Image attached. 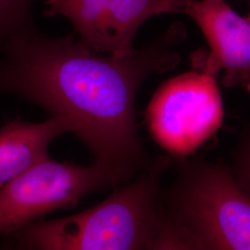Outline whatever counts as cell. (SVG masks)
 Listing matches in <instances>:
<instances>
[{"label":"cell","mask_w":250,"mask_h":250,"mask_svg":"<svg viewBox=\"0 0 250 250\" xmlns=\"http://www.w3.org/2000/svg\"><path fill=\"white\" fill-rule=\"evenodd\" d=\"M185 36L175 23L143 47L113 57L73 36L49 37L30 27L1 47L0 91L64 120L117 187L151 162L138 134L137 95L149 76L178 65L174 46Z\"/></svg>","instance_id":"cell-1"},{"label":"cell","mask_w":250,"mask_h":250,"mask_svg":"<svg viewBox=\"0 0 250 250\" xmlns=\"http://www.w3.org/2000/svg\"><path fill=\"white\" fill-rule=\"evenodd\" d=\"M174 165L154 250H250V195L230 166L192 156Z\"/></svg>","instance_id":"cell-2"},{"label":"cell","mask_w":250,"mask_h":250,"mask_svg":"<svg viewBox=\"0 0 250 250\" xmlns=\"http://www.w3.org/2000/svg\"><path fill=\"white\" fill-rule=\"evenodd\" d=\"M170 164V156H159L98 205L9 235L21 250H154L163 217L161 179Z\"/></svg>","instance_id":"cell-3"},{"label":"cell","mask_w":250,"mask_h":250,"mask_svg":"<svg viewBox=\"0 0 250 250\" xmlns=\"http://www.w3.org/2000/svg\"><path fill=\"white\" fill-rule=\"evenodd\" d=\"M217 76L199 69L163 83L146 110L153 140L173 159L193 156L224 122Z\"/></svg>","instance_id":"cell-4"},{"label":"cell","mask_w":250,"mask_h":250,"mask_svg":"<svg viewBox=\"0 0 250 250\" xmlns=\"http://www.w3.org/2000/svg\"><path fill=\"white\" fill-rule=\"evenodd\" d=\"M109 188H115L112 180L96 163L82 166L49 157L37 161L0 188V235L73 208L85 196Z\"/></svg>","instance_id":"cell-5"},{"label":"cell","mask_w":250,"mask_h":250,"mask_svg":"<svg viewBox=\"0 0 250 250\" xmlns=\"http://www.w3.org/2000/svg\"><path fill=\"white\" fill-rule=\"evenodd\" d=\"M45 14L71 21L75 33L96 52L125 57L148 19L180 13V0H45Z\"/></svg>","instance_id":"cell-6"},{"label":"cell","mask_w":250,"mask_h":250,"mask_svg":"<svg viewBox=\"0 0 250 250\" xmlns=\"http://www.w3.org/2000/svg\"><path fill=\"white\" fill-rule=\"evenodd\" d=\"M180 13L192 19L209 46L192 55V66L218 77L225 87H239L250 96V21L226 0H180Z\"/></svg>","instance_id":"cell-7"},{"label":"cell","mask_w":250,"mask_h":250,"mask_svg":"<svg viewBox=\"0 0 250 250\" xmlns=\"http://www.w3.org/2000/svg\"><path fill=\"white\" fill-rule=\"evenodd\" d=\"M70 133L67 123L50 116L42 123L9 122L0 128V187L48 156L49 146Z\"/></svg>","instance_id":"cell-8"},{"label":"cell","mask_w":250,"mask_h":250,"mask_svg":"<svg viewBox=\"0 0 250 250\" xmlns=\"http://www.w3.org/2000/svg\"><path fill=\"white\" fill-rule=\"evenodd\" d=\"M33 0H0V47L31 25Z\"/></svg>","instance_id":"cell-9"},{"label":"cell","mask_w":250,"mask_h":250,"mask_svg":"<svg viewBox=\"0 0 250 250\" xmlns=\"http://www.w3.org/2000/svg\"><path fill=\"white\" fill-rule=\"evenodd\" d=\"M228 165L242 188L250 195V124L242 127Z\"/></svg>","instance_id":"cell-10"},{"label":"cell","mask_w":250,"mask_h":250,"mask_svg":"<svg viewBox=\"0 0 250 250\" xmlns=\"http://www.w3.org/2000/svg\"><path fill=\"white\" fill-rule=\"evenodd\" d=\"M249 1H250V0H249ZM248 19H249V20H250V14H249V16H248Z\"/></svg>","instance_id":"cell-11"}]
</instances>
